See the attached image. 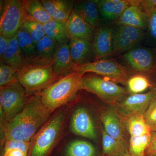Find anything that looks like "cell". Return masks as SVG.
<instances>
[{
	"instance_id": "6da1fadb",
	"label": "cell",
	"mask_w": 156,
	"mask_h": 156,
	"mask_svg": "<svg viewBox=\"0 0 156 156\" xmlns=\"http://www.w3.org/2000/svg\"><path fill=\"white\" fill-rule=\"evenodd\" d=\"M51 112L43 103L41 95L32 96L21 112L8 124L5 139L29 142L48 122Z\"/></svg>"
},
{
	"instance_id": "7a4b0ae2",
	"label": "cell",
	"mask_w": 156,
	"mask_h": 156,
	"mask_svg": "<svg viewBox=\"0 0 156 156\" xmlns=\"http://www.w3.org/2000/svg\"><path fill=\"white\" fill-rule=\"evenodd\" d=\"M51 62H25L18 71V81L27 94L44 91L61 79L54 72Z\"/></svg>"
},
{
	"instance_id": "3957f363",
	"label": "cell",
	"mask_w": 156,
	"mask_h": 156,
	"mask_svg": "<svg viewBox=\"0 0 156 156\" xmlns=\"http://www.w3.org/2000/svg\"><path fill=\"white\" fill-rule=\"evenodd\" d=\"M82 76L76 72L61 78L41 92L43 103L52 112L74 99L83 89Z\"/></svg>"
},
{
	"instance_id": "277c9868",
	"label": "cell",
	"mask_w": 156,
	"mask_h": 156,
	"mask_svg": "<svg viewBox=\"0 0 156 156\" xmlns=\"http://www.w3.org/2000/svg\"><path fill=\"white\" fill-rule=\"evenodd\" d=\"M63 112L48 121L35 135L27 156H51L64 122Z\"/></svg>"
},
{
	"instance_id": "5b68a950",
	"label": "cell",
	"mask_w": 156,
	"mask_h": 156,
	"mask_svg": "<svg viewBox=\"0 0 156 156\" xmlns=\"http://www.w3.org/2000/svg\"><path fill=\"white\" fill-rule=\"evenodd\" d=\"M82 87L83 90L112 105H116L128 94L126 88L115 82L94 74L83 76Z\"/></svg>"
},
{
	"instance_id": "8992f818",
	"label": "cell",
	"mask_w": 156,
	"mask_h": 156,
	"mask_svg": "<svg viewBox=\"0 0 156 156\" xmlns=\"http://www.w3.org/2000/svg\"><path fill=\"white\" fill-rule=\"evenodd\" d=\"M75 72L81 75L92 73L116 83L127 84L129 78L128 70L114 59H100L83 65H75Z\"/></svg>"
},
{
	"instance_id": "52a82bcc",
	"label": "cell",
	"mask_w": 156,
	"mask_h": 156,
	"mask_svg": "<svg viewBox=\"0 0 156 156\" xmlns=\"http://www.w3.org/2000/svg\"><path fill=\"white\" fill-rule=\"evenodd\" d=\"M26 92L18 80L0 89L1 108L8 123L22 111L27 103Z\"/></svg>"
},
{
	"instance_id": "ba28073f",
	"label": "cell",
	"mask_w": 156,
	"mask_h": 156,
	"mask_svg": "<svg viewBox=\"0 0 156 156\" xmlns=\"http://www.w3.org/2000/svg\"><path fill=\"white\" fill-rule=\"evenodd\" d=\"M2 5L0 34L11 39L16 35L26 17L23 1L6 0Z\"/></svg>"
},
{
	"instance_id": "9c48e42d",
	"label": "cell",
	"mask_w": 156,
	"mask_h": 156,
	"mask_svg": "<svg viewBox=\"0 0 156 156\" xmlns=\"http://www.w3.org/2000/svg\"><path fill=\"white\" fill-rule=\"evenodd\" d=\"M124 67L134 72L153 73L156 71V51L144 47L134 48L122 56Z\"/></svg>"
},
{
	"instance_id": "30bf717a",
	"label": "cell",
	"mask_w": 156,
	"mask_h": 156,
	"mask_svg": "<svg viewBox=\"0 0 156 156\" xmlns=\"http://www.w3.org/2000/svg\"><path fill=\"white\" fill-rule=\"evenodd\" d=\"M156 98V86L144 93L131 94L122 100L116 105L117 113L126 118L143 115L152 101Z\"/></svg>"
},
{
	"instance_id": "8fae6325",
	"label": "cell",
	"mask_w": 156,
	"mask_h": 156,
	"mask_svg": "<svg viewBox=\"0 0 156 156\" xmlns=\"http://www.w3.org/2000/svg\"><path fill=\"white\" fill-rule=\"evenodd\" d=\"M144 34V30L131 26L117 24L114 34L112 54L127 52L136 46Z\"/></svg>"
},
{
	"instance_id": "7c38bea8",
	"label": "cell",
	"mask_w": 156,
	"mask_h": 156,
	"mask_svg": "<svg viewBox=\"0 0 156 156\" xmlns=\"http://www.w3.org/2000/svg\"><path fill=\"white\" fill-rule=\"evenodd\" d=\"M114 30L112 27L106 26L96 29L92 42L95 61L112 54Z\"/></svg>"
},
{
	"instance_id": "4fadbf2b",
	"label": "cell",
	"mask_w": 156,
	"mask_h": 156,
	"mask_svg": "<svg viewBox=\"0 0 156 156\" xmlns=\"http://www.w3.org/2000/svg\"><path fill=\"white\" fill-rule=\"evenodd\" d=\"M71 129L74 134L90 139L97 137L94 123L87 110L78 108L74 112L71 122Z\"/></svg>"
},
{
	"instance_id": "5bb4252c",
	"label": "cell",
	"mask_w": 156,
	"mask_h": 156,
	"mask_svg": "<svg viewBox=\"0 0 156 156\" xmlns=\"http://www.w3.org/2000/svg\"><path fill=\"white\" fill-rule=\"evenodd\" d=\"M134 0H96L99 15L102 20L111 22L118 20Z\"/></svg>"
},
{
	"instance_id": "9a60e30c",
	"label": "cell",
	"mask_w": 156,
	"mask_h": 156,
	"mask_svg": "<svg viewBox=\"0 0 156 156\" xmlns=\"http://www.w3.org/2000/svg\"><path fill=\"white\" fill-rule=\"evenodd\" d=\"M66 23L70 38L83 39L92 43L96 30L73 10Z\"/></svg>"
},
{
	"instance_id": "2e32d148",
	"label": "cell",
	"mask_w": 156,
	"mask_h": 156,
	"mask_svg": "<svg viewBox=\"0 0 156 156\" xmlns=\"http://www.w3.org/2000/svg\"><path fill=\"white\" fill-rule=\"evenodd\" d=\"M75 65L71 56L69 43L58 46L53 62V69L56 75L62 78L75 72Z\"/></svg>"
},
{
	"instance_id": "e0dca14e",
	"label": "cell",
	"mask_w": 156,
	"mask_h": 156,
	"mask_svg": "<svg viewBox=\"0 0 156 156\" xmlns=\"http://www.w3.org/2000/svg\"><path fill=\"white\" fill-rule=\"evenodd\" d=\"M117 24L131 26L143 30L147 28V15L140 6V1L134 0V3L125 10Z\"/></svg>"
},
{
	"instance_id": "ac0fdd59",
	"label": "cell",
	"mask_w": 156,
	"mask_h": 156,
	"mask_svg": "<svg viewBox=\"0 0 156 156\" xmlns=\"http://www.w3.org/2000/svg\"><path fill=\"white\" fill-rule=\"evenodd\" d=\"M101 119L107 134L119 141L128 144L124 126L115 110L112 108L106 110L101 115Z\"/></svg>"
},
{
	"instance_id": "d6986e66",
	"label": "cell",
	"mask_w": 156,
	"mask_h": 156,
	"mask_svg": "<svg viewBox=\"0 0 156 156\" xmlns=\"http://www.w3.org/2000/svg\"><path fill=\"white\" fill-rule=\"evenodd\" d=\"M42 3L52 19L67 22L73 9L75 1L42 0Z\"/></svg>"
},
{
	"instance_id": "ffe728a7",
	"label": "cell",
	"mask_w": 156,
	"mask_h": 156,
	"mask_svg": "<svg viewBox=\"0 0 156 156\" xmlns=\"http://www.w3.org/2000/svg\"><path fill=\"white\" fill-rule=\"evenodd\" d=\"M73 10L95 30L100 27V15L96 0L77 1Z\"/></svg>"
},
{
	"instance_id": "44dd1931",
	"label": "cell",
	"mask_w": 156,
	"mask_h": 156,
	"mask_svg": "<svg viewBox=\"0 0 156 156\" xmlns=\"http://www.w3.org/2000/svg\"><path fill=\"white\" fill-rule=\"evenodd\" d=\"M92 43L83 39L71 38L69 43L70 53L73 61L77 65L86 64L89 61L92 54Z\"/></svg>"
},
{
	"instance_id": "7402d4cb",
	"label": "cell",
	"mask_w": 156,
	"mask_h": 156,
	"mask_svg": "<svg viewBox=\"0 0 156 156\" xmlns=\"http://www.w3.org/2000/svg\"><path fill=\"white\" fill-rule=\"evenodd\" d=\"M43 28L45 35L53 39L58 46L69 42L70 37L66 22L52 19L43 24Z\"/></svg>"
},
{
	"instance_id": "603a6c76",
	"label": "cell",
	"mask_w": 156,
	"mask_h": 156,
	"mask_svg": "<svg viewBox=\"0 0 156 156\" xmlns=\"http://www.w3.org/2000/svg\"><path fill=\"white\" fill-rule=\"evenodd\" d=\"M58 46L56 41L45 35L37 43L34 57L28 62H52Z\"/></svg>"
},
{
	"instance_id": "cb8c5ba5",
	"label": "cell",
	"mask_w": 156,
	"mask_h": 156,
	"mask_svg": "<svg viewBox=\"0 0 156 156\" xmlns=\"http://www.w3.org/2000/svg\"><path fill=\"white\" fill-rule=\"evenodd\" d=\"M1 61L18 70L25 64V58L18 44L17 34L10 39L8 50L1 58Z\"/></svg>"
},
{
	"instance_id": "d4e9b609",
	"label": "cell",
	"mask_w": 156,
	"mask_h": 156,
	"mask_svg": "<svg viewBox=\"0 0 156 156\" xmlns=\"http://www.w3.org/2000/svg\"><path fill=\"white\" fill-rule=\"evenodd\" d=\"M26 17L44 24L52 19L41 1L38 0H23Z\"/></svg>"
},
{
	"instance_id": "484cf974",
	"label": "cell",
	"mask_w": 156,
	"mask_h": 156,
	"mask_svg": "<svg viewBox=\"0 0 156 156\" xmlns=\"http://www.w3.org/2000/svg\"><path fill=\"white\" fill-rule=\"evenodd\" d=\"M102 148L105 156H125L129 153L128 144L121 142L102 132Z\"/></svg>"
},
{
	"instance_id": "4316f807",
	"label": "cell",
	"mask_w": 156,
	"mask_h": 156,
	"mask_svg": "<svg viewBox=\"0 0 156 156\" xmlns=\"http://www.w3.org/2000/svg\"><path fill=\"white\" fill-rule=\"evenodd\" d=\"M125 126L131 136L151 134L150 128L146 122L143 115H135L126 119Z\"/></svg>"
},
{
	"instance_id": "83f0119b",
	"label": "cell",
	"mask_w": 156,
	"mask_h": 156,
	"mask_svg": "<svg viewBox=\"0 0 156 156\" xmlns=\"http://www.w3.org/2000/svg\"><path fill=\"white\" fill-rule=\"evenodd\" d=\"M30 143L6 139L1 156H27Z\"/></svg>"
},
{
	"instance_id": "f1b7e54d",
	"label": "cell",
	"mask_w": 156,
	"mask_h": 156,
	"mask_svg": "<svg viewBox=\"0 0 156 156\" xmlns=\"http://www.w3.org/2000/svg\"><path fill=\"white\" fill-rule=\"evenodd\" d=\"M17 36L18 44L24 55L25 62L30 61L35 54V44L28 33L22 28L20 29Z\"/></svg>"
},
{
	"instance_id": "f546056e",
	"label": "cell",
	"mask_w": 156,
	"mask_h": 156,
	"mask_svg": "<svg viewBox=\"0 0 156 156\" xmlns=\"http://www.w3.org/2000/svg\"><path fill=\"white\" fill-rule=\"evenodd\" d=\"M151 133L139 136H131L129 152L135 156H146L145 151L150 143Z\"/></svg>"
},
{
	"instance_id": "4dcf8cb0",
	"label": "cell",
	"mask_w": 156,
	"mask_h": 156,
	"mask_svg": "<svg viewBox=\"0 0 156 156\" xmlns=\"http://www.w3.org/2000/svg\"><path fill=\"white\" fill-rule=\"evenodd\" d=\"M21 28L28 33L35 44L45 36L43 24L29 17H26Z\"/></svg>"
},
{
	"instance_id": "1f68e13d",
	"label": "cell",
	"mask_w": 156,
	"mask_h": 156,
	"mask_svg": "<svg viewBox=\"0 0 156 156\" xmlns=\"http://www.w3.org/2000/svg\"><path fill=\"white\" fill-rule=\"evenodd\" d=\"M126 85L128 91L132 94H140L149 87H153L148 79L141 74H136L129 77Z\"/></svg>"
},
{
	"instance_id": "d6a6232c",
	"label": "cell",
	"mask_w": 156,
	"mask_h": 156,
	"mask_svg": "<svg viewBox=\"0 0 156 156\" xmlns=\"http://www.w3.org/2000/svg\"><path fill=\"white\" fill-rule=\"evenodd\" d=\"M18 70L3 62L0 64V87L18 80Z\"/></svg>"
},
{
	"instance_id": "836d02e7",
	"label": "cell",
	"mask_w": 156,
	"mask_h": 156,
	"mask_svg": "<svg viewBox=\"0 0 156 156\" xmlns=\"http://www.w3.org/2000/svg\"><path fill=\"white\" fill-rule=\"evenodd\" d=\"M144 118L151 132L156 131V98L150 105L144 114Z\"/></svg>"
},
{
	"instance_id": "e575fe53",
	"label": "cell",
	"mask_w": 156,
	"mask_h": 156,
	"mask_svg": "<svg viewBox=\"0 0 156 156\" xmlns=\"http://www.w3.org/2000/svg\"><path fill=\"white\" fill-rule=\"evenodd\" d=\"M148 18V30L151 41L156 44V8L146 12Z\"/></svg>"
},
{
	"instance_id": "d590c367",
	"label": "cell",
	"mask_w": 156,
	"mask_h": 156,
	"mask_svg": "<svg viewBox=\"0 0 156 156\" xmlns=\"http://www.w3.org/2000/svg\"><path fill=\"white\" fill-rule=\"evenodd\" d=\"M156 154V131L151 132V137L149 145L145 151L146 156Z\"/></svg>"
},
{
	"instance_id": "8d00e7d4",
	"label": "cell",
	"mask_w": 156,
	"mask_h": 156,
	"mask_svg": "<svg viewBox=\"0 0 156 156\" xmlns=\"http://www.w3.org/2000/svg\"><path fill=\"white\" fill-rule=\"evenodd\" d=\"M140 6L145 13L156 8V0H141L140 1Z\"/></svg>"
},
{
	"instance_id": "74e56055",
	"label": "cell",
	"mask_w": 156,
	"mask_h": 156,
	"mask_svg": "<svg viewBox=\"0 0 156 156\" xmlns=\"http://www.w3.org/2000/svg\"><path fill=\"white\" fill-rule=\"evenodd\" d=\"M10 38L0 34V57L2 58L9 48Z\"/></svg>"
},
{
	"instance_id": "f35d334b",
	"label": "cell",
	"mask_w": 156,
	"mask_h": 156,
	"mask_svg": "<svg viewBox=\"0 0 156 156\" xmlns=\"http://www.w3.org/2000/svg\"><path fill=\"white\" fill-rule=\"evenodd\" d=\"M125 156H135L129 153V152L127 154H126Z\"/></svg>"
},
{
	"instance_id": "ab89813d",
	"label": "cell",
	"mask_w": 156,
	"mask_h": 156,
	"mask_svg": "<svg viewBox=\"0 0 156 156\" xmlns=\"http://www.w3.org/2000/svg\"><path fill=\"white\" fill-rule=\"evenodd\" d=\"M150 156H156V154L155 155H151Z\"/></svg>"
},
{
	"instance_id": "60d3db41",
	"label": "cell",
	"mask_w": 156,
	"mask_h": 156,
	"mask_svg": "<svg viewBox=\"0 0 156 156\" xmlns=\"http://www.w3.org/2000/svg\"></svg>"
}]
</instances>
